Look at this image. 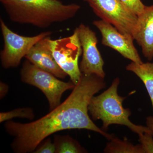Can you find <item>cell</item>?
<instances>
[{"label": "cell", "mask_w": 153, "mask_h": 153, "mask_svg": "<svg viewBox=\"0 0 153 153\" xmlns=\"http://www.w3.org/2000/svg\"><path fill=\"white\" fill-rule=\"evenodd\" d=\"M105 86L104 78L96 74H82L68 98L48 114L27 123L7 121L5 124L6 131L15 138L11 145L13 150L17 153L34 152L50 135L72 129L96 132L110 140L114 135L100 128L88 114L91 98Z\"/></svg>", "instance_id": "obj_1"}, {"label": "cell", "mask_w": 153, "mask_h": 153, "mask_svg": "<svg viewBox=\"0 0 153 153\" xmlns=\"http://www.w3.org/2000/svg\"><path fill=\"white\" fill-rule=\"evenodd\" d=\"M12 22L46 29L75 16L80 7L59 0H0Z\"/></svg>", "instance_id": "obj_2"}, {"label": "cell", "mask_w": 153, "mask_h": 153, "mask_svg": "<svg viewBox=\"0 0 153 153\" xmlns=\"http://www.w3.org/2000/svg\"><path fill=\"white\" fill-rule=\"evenodd\" d=\"M120 82L119 78L117 77L107 90L91 98L88 110L92 119L100 120L102 121L101 129L104 131L107 130L109 126L117 124L126 126L139 136L151 132L147 126L137 125L130 120L129 117L131 111L123 106L126 97L120 96L118 94Z\"/></svg>", "instance_id": "obj_3"}, {"label": "cell", "mask_w": 153, "mask_h": 153, "mask_svg": "<svg viewBox=\"0 0 153 153\" xmlns=\"http://www.w3.org/2000/svg\"><path fill=\"white\" fill-rule=\"evenodd\" d=\"M22 82L33 85L44 94L49 102V110H52L60 103L64 92L72 89L75 85L72 81L65 82L59 80L50 72L38 68L26 59L21 71Z\"/></svg>", "instance_id": "obj_4"}, {"label": "cell", "mask_w": 153, "mask_h": 153, "mask_svg": "<svg viewBox=\"0 0 153 153\" xmlns=\"http://www.w3.org/2000/svg\"><path fill=\"white\" fill-rule=\"evenodd\" d=\"M0 26L4 42V48L1 52V63L6 69L19 66L22 58L35 44L52 33L51 31H46L33 37L21 36L12 31L1 18Z\"/></svg>", "instance_id": "obj_5"}, {"label": "cell", "mask_w": 153, "mask_h": 153, "mask_svg": "<svg viewBox=\"0 0 153 153\" xmlns=\"http://www.w3.org/2000/svg\"><path fill=\"white\" fill-rule=\"evenodd\" d=\"M48 42L55 61L76 85L82 75L78 60L82 49L77 29L71 36L66 38L52 40L49 37Z\"/></svg>", "instance_id": "obj_6"}, {"label": "cell", "mask_w": 153, "mask_h": 153, "mask_svg": "<svg viewBox=\"0 0 153 153\" xmlns=\"http://www.w3.org/2000/svg\"><path fill=\"white\" fill-rule=\"evenodd\" d=\"M101 20L114 26L121 33L133 36L138 17L132 13L120 0H83Z\"/></svg>", "instance_id": "obj_7"}, {"label": "cell", "mask_w": 153, "mask_h": 153, "mask_svg": "<svg viewBox=\"0 0 153 153\" xmlns=\"http://www.w3.org/2000/svg\"><path fill=\"white\" fill-rule=\"evenodd\" d=\"M76 29L82 49V60L79 65L81 73L96 74L105 78L104 62L97 48L96 33L84 24H80Z\"/></svg>", "instance_id": "obj_8"}, {"label": "cell", "mask_w": 153, "mask_h": 153, "mask_svg": "<svg viewBox=\"0 0 153 153\" xmlns=\"http://www.w3.org/2000/svg\"><path fill=\"white\" fill-rule=\"evenodd\" d=\"M93 25L102 35V44L117 51L132 62L143 63L137 50L134 44L133 37L121 33L112 25L102 20L94 21Z\"/></svg>", "instance_id": "obj_9"}, {"label": "cell", "mask_w": 153, "mask_h": 153, "mask_svg": "<svg viewBox=\"0 0 153 153\" xmlns=\"http://www.w3.org/2000/svg\"><path fill=\"white\" fill-rule=\"evenodd\" d=\"M49 37L35 44L25 57L35 66L50 72L57 78L64 79L68 76L58 65L49 48Z\"/></svg>", "instance_id": "obj_10"}, {"label": "cell", "mask_w": 153, "mask_h": 153, "mask_svg": "<svg viewBox=\"0 0 153 153\" xmlns=\"http://www.w3.org/2000/svg\"><path fill=\"white\" fill-rule=\"evenodd\" d=\"M134 40L141 48L144 56L148 60L153 59V5L146 6L138 16L133 35Z\"/></svg>", "instance_id": "obj_11"}, {"label": "cell", "mask_w": 153, "mask_h": 153, "mask_svg": "<svg viewBox=\"0 0 153 153\" xmlns=\"http://www.w3.org/2000/svg\"><path fill=\"white\" fill-rule=\"evenodd\" d=\"M126 69L136 74L143 82L150 97L153 110V63L140 64L131 62Z\"/></svg>", "instance_id": "obj_12"}, {"label": "cell", "mask_w": 153, "mask_h": 153, "mask_svg": "<svg viewBox=\"0 0 153 153\" xmlns=\"http://www.w3.org/2000/svg\"><path fill=\"white\" fill-rule=\"evenodd\" d=\"M110 140L104 149L105 153H145L141 144L135 146L126 139L121 140L114 136Z\"/></svg>", "instance_id": "obj_13"}, {"label": "cell", "mask_w": 153, "mask_h": 153, "mask_svg": "<svg viewBox=\"0 0 153 153\" xmlns=\"http://www.w3.org/2000/svg\"><path fill=\"white\" fill-rule=\"evenodd\" d=\"M54 143L56 153L86 152L79 143L68 135H55Z\"/></svg>", "instance_id": "obj_14"}, {"label": "cell", "mask_w": 153, "mask_h": 153, "mask_svg": "<svg viewBox=\"0 0 153 153\" xmlns=\"http://www.w3.org/2000/svg\"><path fill=\"white\" fill-rule=\"evenodd\" d=\"M35 115L33 109L30 108H17L7 112L0 113V122L7 121L14 118L19 117L33 120Z\"/></svg>", "instance_id": "obj_15"}, {"label": "cell", "mask_w": 153, "mask_h": 153, "mask_svg": "<svg viewBox=\"0 0 153 153\" xmlns=\"http://www.w3.org/2000/svg\"><path fill=\"white\" fill-rule=\"evenodd\" d=\"M126 8L132 13L139 16L144 11L146 6L141 0H120Z\"/></svg>", "instance_id": "obj_16"}, {"label": "cell", "mask_w": 153, "mask_h": 153, "mask_svg": "<svg viewBox=\"0 0 153 153\" xmlns=\"http://www.w3.org/2000/svg\"><path fill=\"white\" fill-rule=\"evenodd\" d=\"M139 137L144 152L153 153V135L152 132H146Z\"/></svg>", "instance_id": "obj_17"}, {"label": "cell", "mask_w": 153, "mask_h": 153, "mask_svg": "<svg viewBox=\"0 0 153 153\" xmlns=\"http://www.w3.org/2000/svg\"><path fill=\"white\" fill-rule=\"evenodd\" d=\"M55 152L56 148L55 143L52 142L51 139L48 138L38 145L33 153H54Z\"/></svg>", "instance_id": "obj_18"}, {"label": "cell", "mask_w": 153, "mask_h": 153, "mask_svg": "<svg viewBox=\"0 0 153 153\" xmlns=\"http://www.w3.org/2000/svg\"><path fill=\"white\" fill-rule=\"evenodd\" d=\"M9 86L4 82H1L0 83V97L3 98L7 93Z\"/></svg>", "instance_id": "obj_19"}, {"label": "cell", "mask_w": 153, "mask_h": 153, "mask_svg": "<svg viewBox=\"0 0 153 153\" xmlns=\"http://www.w3.org/2000/svg\"><path fill=\"white\" fill-rule=\"evenodd\" d=\"M146 123L147 126L153 135V116H149L147 117Z\"/></svg>", "instance_id": "obj_20"}]
</instances>
